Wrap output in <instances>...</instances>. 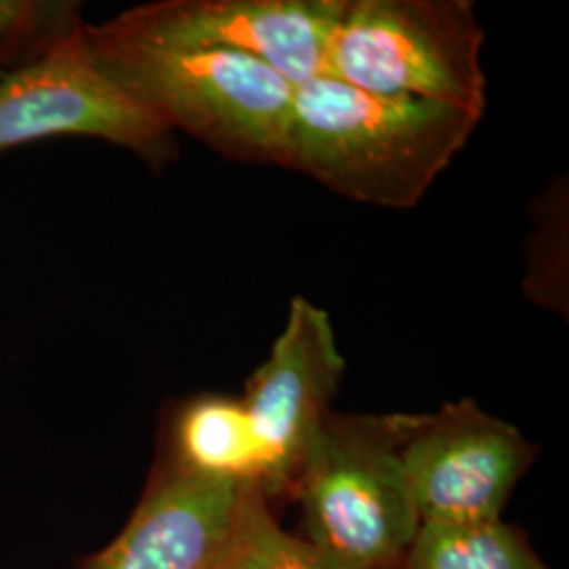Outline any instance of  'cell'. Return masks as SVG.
Listing matches in <instances>:
<instances>
[{
	"mask_svg": "<svg viewBox=\"0 0 569 569\" xmlns=\"http://www.w3.org/2000/svg\"><path fill=\"white\" fill-rule=\"evenodd\" d=\"M479 121L458 106L371 96L321 74L296 87L284 167L350 201L411 209Z\"/></svg>",
	"mask_w": 569,
	"mask_h": 569,
	"instance_id": "obj_1",
	"label": "cell"
},
{
	"mask_svg": "<svg viewBox=\"0 0 569 569\" xmlns=\"http://www.w3.org/2000/svg\"><path fill=\"white\" fill-rule=\"evenodd\" d=\"M411 422L331 411L308 451L289 500L302 509V536L340 569L399 568L420 529L401 460Z\"/></svg>",
	"mask_w": 569,
	"mask_h": 569,
	"instance_id": "obj_2",
	"label": "cell"
},
{
	"mask_svg": "<svg viewBox=\"0 0 569 569\" xmlns=\"http://www.w3.org/2000/svg\"><path fill=\"white\" fill-rule=\"evenodd\" d=\"M84 34L103 70L173 131L237 163L281 164L296 84L262 60L230 51H169Z\"/></svg>",
	"mask_w": 569,
	"mask_h": 569,
	"instance_id": "obj_3",
	"label": "cell"
},
{
	"mask_svg": "<svg viewBox=\"0 0 569 569\" xmlns=\"http://www.w3.org/2000/svg\"><path fill=\"white\" fill-rule=\"evenodd\" d=\"M481 49L470 0H345L326 74L371 96L449 103L483 117Z\"/></svg>",
	"mask_w": 569,
	"mask_h": 569,
	"instance_id": "obj_4",
	"label": "cell"
},
{
	"mask_svg": "<svg viewBox=\"0 0 569 569\" xmlns=\"http://www.w3.org/2000/svg\"><path fill=\"white\" fill-rule=\"evenodd\" d=\"M173 133L103 70L84 23L0 77V152L81 136L122 146L163 169L176 159Z\"/></svg>",
	"mask_w": 569,
	"mask_h": 569,
	"instance_id": "obj_5",
	"label": "cell"
},
{
	"mask_svg": "<svg viewBox=\"0 0 569 569\" xmlns=\"http://www.w3.org/2000/svg\"><path fill=\"white\" fill-rule=\"evenodd\" d=\"M345 0H164L87 26L103 41L169 51H230L262 60L296 87L327 72Z\"/></svg>",
	"mask_w": 569,
	"mask_h": 569,
	"instance_id": "obj_6",
	"label": "cell"
},
{
	"mask_svg": "<svg viewBox=\"0 0 569 569\" xmlns=\"http://www.w3.org/2000/svg\"><path fill=\"white\" fill-rule=\"evenodd\" d=\"M346 359L326 308L296 296L264 363L241 395L260 456L258 488L289 500L345 378Z\"/></svg>",
	"mask_w": 569,
	"mask_h": 569,
	"instance_id": "obj_7",
	"label": "cell"
},
{
	"mask_svg": "<svg viewBox=\"0 0 569 569\" xmlns=\"http://www.w3.org/2000/svg\"><path fill=\"white\" fill-rule=\"evenodd\" d=\"M538 446L472 399L413 413L401 449L407 488L420 523L502 519Z\"/></svg>",
	"mask_w": 569,
	"mask_h": 569,
	"instance_id": "obj_8",
	"label": "cell"
},
{
	"mask_svg": "<svg viewBox=\"0 0 569 569\" xmlns=\"http://www.w3.org/2000/svg\"><path fill=\"white\" fill-rule=\"evenodd\" d=\"M244 483L188 470L157 451L121 531L77 569H211Z\"/></svg>",
	"mask_w": 569,
	"mask_h": 569,
	"instance_id": "obj_9",
	"label": "cell"
},
{
	"mask_svg": "<svg viewBox=\"0 0 569 569\" xmlns=\"http://www.w3.org/2000/svg\"><path fill=\"white\" fill-rule=\"evenodd\" d=\"M157 451L188 470L258 486L260 456L241 397L203 392L176 403Z\"/></svg>",
	"mask_w": 569,
	"mask_h": 569,
	"instance_id": "obj_10",
	"label": "cell"
},
{
	"mask_svg": "<svg viewBox=\"0 0 569 569\" xmlns=\"http://www.w3.org/2000/svg\"><path fill=\"white\" fill-rule=\"evenodd\" d=\"M399 569H550L505 519L420 523Z\"/></svg>",
	"mask_w": 569,
	"mask_h": 569,
	"instance_id": "obj_11",
	"label": "cell"
},
{
	"mask_svg": "<svg viewBox=\"0 0 569 569\" xmlns=\"http://www.w3.org/2000/svg\"><path fill=\"white\" fill-rule=\"evenodd\" d=\"M211 569H340L323 550L291 533L256 483H244L232 523Z\"/></svg>",
	"mask_w": 569,
	"mask_h": 569,
	"instance_id": "obj_12",
	"label": "cell"
},
{
	"mask_svg": "<svg viewBox=\"0 0 569 569\" xmlns=\"http://www.w3.org/2000/svg\"><path fill=\"white\" fill-rule=\"evenodd\" d=\"M81 23L74 2L0 0V77L39 58Z\"/></svg>",
	"mask_w": 569,
	"mask_h": 569,
	"instance_id": "obj_13",
	"label": "cell"
},
{
	"mask_svg": "<svg viewBox=\"0 0 569 569\" xmlns=\"http://www.w3.org/2000/svg\"><path fill=\"white\" fill-rule=\"evenodd\" d=\"M395 569H399V568H395Z\"/></svg>",
	"mask_w": 569,
	"mask_h": 569,
	"instance_id": "obj_14",
	"label": "cell"
}]
</instances>
